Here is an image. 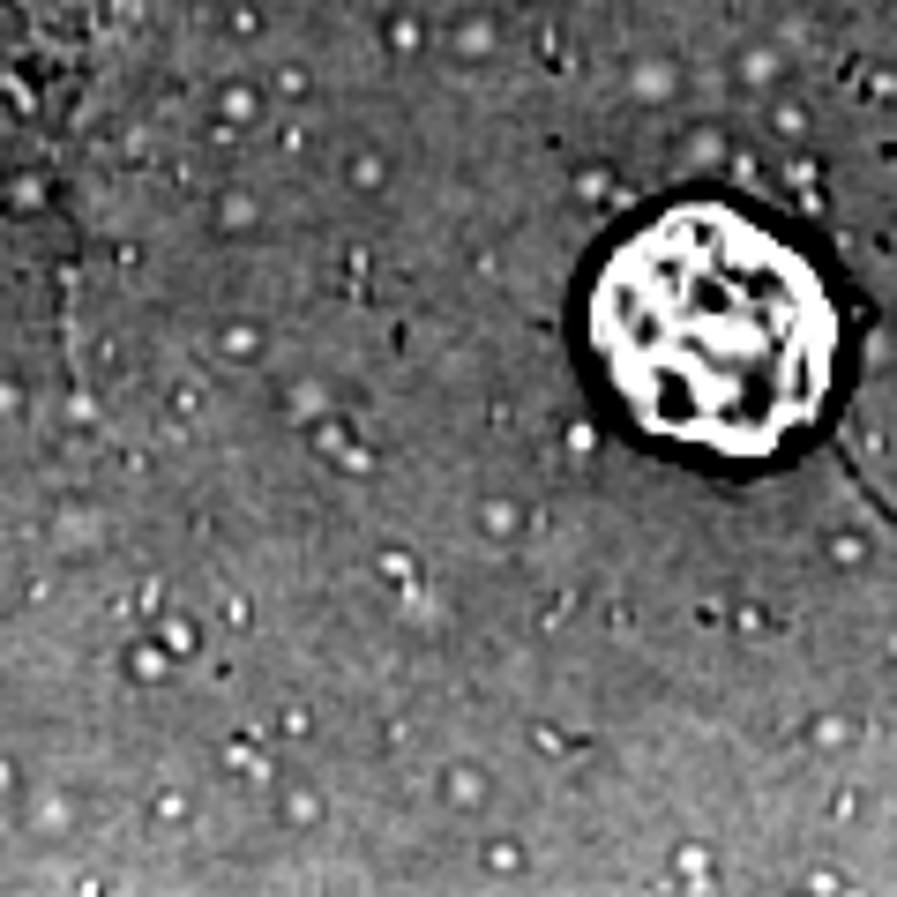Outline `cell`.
I'll return each mask as SVG.
<instances>
[{
  "mask_svg": "<svg viewBox=\"0 0 897 897\" xmlns=\"http://www.w3.org/2000/svg\"><path fill=\"white\" fill-rule=\"evenodd\" d=\"M606 352L658 427L770 442L823 382V307L770 240L673 217L613 262Z\"/></svg>",
  "mask_w": 897,
  "mask_h": 897,
  "instance_id": "obj_1",
  "label": "cell"
}]
</instances>
